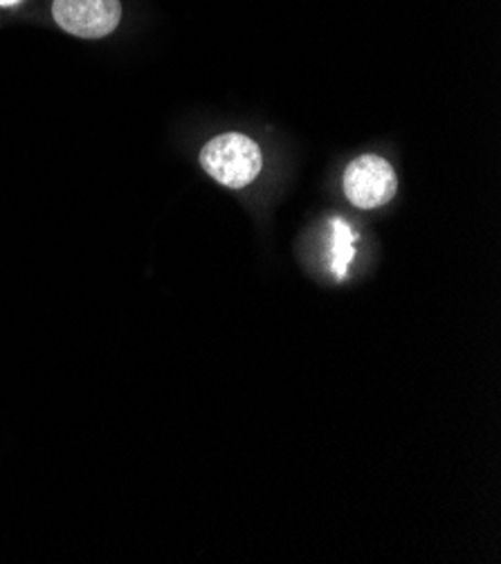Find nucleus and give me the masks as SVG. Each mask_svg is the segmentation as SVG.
<instances>
[{
  "instance_id": "1",
  "label": "nucleus",
  "mask_w": 501,
  "mask_h": 564,
  "mask_svg": "<svg viewBox=\"0 0 501 564\" xmlns=\"http://www.w3.org/2000/svg\"><path fill=\"white\" fill-rule=\"evenodd\" d=\"M200 164L216 183L241 189L259 176L263 155L259 144L248 135L222 133L203 147Z\"/></svg>"
},
{
  "instance_id": "3",
  "label": "nucleus",
  "mask_w": 501,
  "mask_h": 564,
  "mask_svg": "<svg viewBox=\"0 0 501 564\" xmlns=\"http://www.w3.org/2000/svg\"><path fill=\"white\" fill-rule=\"evenodd\" d=\"M52 17L79 39H104L122 21L120 0H54Z\"/></svg>"
},
{
  "instance_id": "2",
  "label": "nucleus",
  "mask_w": 501,
  "mask_h": 564,
  "mask_svg": "<svg viewBox=\"0 0 501 564\" xmlns=\"http://www.w3.org/2000/svg\"><path fill=\"white\" fill-rule=\"evenodd\" d=\"M342 189L358 209H375L396 196L399 178L384 158L367 153L356 158L342 176Z\"/></svg>"
},
{
  "instance_id": "4",
  "label": "nucleus",
  "mask_w": 501,
  "mask_h": 564,
  "mask_svg": "<svg viewBox=\"0 0 501 564\" xmlns=\"http://www.w3.org/2000/svg\"><path fill=\"white\" fill-rule=\"evenodd\" d=\"M356 243H358V235L345 218L340 216L328 218L326 254H328V270L336 281L347 279L349 268L356 259Z\"/></svg>"
}]
</instances>
